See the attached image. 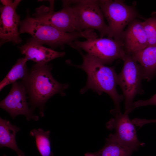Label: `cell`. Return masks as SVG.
<instances>
[{
  "label": "cell",
  "instance_id": "cell-1",
  "mask_svg": "<svg viewBox=\"0 0 156 156\" xmlns=\"http://www.w3.org/2000/svg\"><path fill=\"white\" fill-rule=\"evenodd\" d=\"M52 66L48 64H37L29 70L21 82L25 86L32 109L38 108L41 117L44 116L46 102L56 94L64 96L68 86L57 81L53 76Z\"/></svg>",
  "mask_w": 156,
  "mask_h": 156
},
{
  "label": "cell",
  "instance_id": "cell-2",
  "mask_svg": "<svg viewBox=\"0 0 156 156\" xmlns=\"http://www.w3.org/2000/svg\"><path fill=\"white\" fill-rule=\"evenodd\" d=\"M83 62L76 67L82 69L87 73V81L86 86L80 90L83 94L91 89L99 94L105 92L108 94L115 106L110 112L112 114L121 113L120 103L124 98L116 89L117 75L114 66H105L94 57L86 54L82 55Z\"/></svg>",
  "mask_w": 156,
  "mask_h": 156
},
{
  "label": "cell",
  "instance_id": "cell-3",
  "mask_svg": "<svg viewBox=\"0 0 156 156\" xmlns=\"http://www.w3.org/2000/svg\"><path fill=\"white\" fill-rule=\"evenodd\" d=\"M20 25V34H29L32 38L42 44H46L54 48H62L65 44L71 47L73 43L80 38L87 39L98 37L94 30L92 29L71 33L64 32L29 15L21 21Z\"/></svg>",
  "mask_w": 156,
  "mask_h": 156
},
{
  "label": "cell",
  "instance_id": "cell-4",
  "mask_svg": "<svg viewBox=\"0 0 156 156\" xmlns=\"http://www.w3.org/2000/svg\"><path fill=\"white\" fill-rule=\"evenodd\" d=\"M99 3L109 29L107 37L123 42L122 36L125 27L133 20L146 19L140 14L135 5H129L120 0H100Z\"/></svg>",
  "mask_w": 156,
  "mask_h": 156
},
{
  "label": "cell",
  "instance_id": "cell-5",
  "mask_svg": "<svg viewBox=\"0 0 156 156\" xmlns=\"http://www.w3.org/2000/svg\"><path fill=\"white\" fill-rule=\"evenodd\" d=\"M75 15L79 31L93 29L99 33L100 38L108 36L109 29L99 0H67Z\"/></svg>",
  "mask_w": 156,
  "mask_h": 156
},
{
  "label": "cell",
  "instance_id": "cell-6",
  "mask_svg": "<svg viewBox=\"0 0 156 156\" xmlns=\"http://www.w3.org/2000/svg\"><path fill=\"white\" fill-rule=\"evenodd\" d=\"M71 47L83 50L104 65L111 64L116 59L122 60L126 55L123 42L108 37L88 38L84 41L76 40Z\"/></svg>",
  "mask_w": 156,
  "mask_h": 156
},
{
  "label": "cell",
  "instance_id": "cell-7",
  "mask_svg": "<svg viewBox=\"0 0 156 156\" xmlns=\"http://www.w3.org/2000/svg\"><path fill=\"white\" fill-rule=\"evenodd\" d=\"M122 60L124 65L117 75V85L121 88L125 99V112L129 114L132 112L135 97L144 92L141 86L143 72L140 65L131 55L126 54Z\"/></svg>",
  "mask_w": 156,
  "mask_h": 156
},
{
  "label": "cell",
  "instance_id": "cell-8",
  "mask_svg": "<svg viewBox=\"0 0 156 156\" xmlns=\"http://www.w3.org/2000/svg\"><path fill=\"white\" fill-rule=\"evenodd\" d=\"M49 6L41 5L36 8L34 17L65 32L79 31L75 15L66 0L62 1V9L54 11V1H48Z\"/></svg>",
  "mask_w": 156,
  "mask_h": 156
},
{
  "label": "cell",
  "instance_id": "cell-9",
  "mask_svg": "<svg viewBox=\"0 0 156 156\" xmlns=\"http://www.w3.org/2000/svg\"><path fill=\"white\" fill-rule=\"evenodd\" d=\"M0 1L2 4L0 8V45L9 42L19 43L22 41L18 30L21 21L16 10L21 0Z\"/></svg>",
  "mask_w": 156,
  "mask_h": 156
},
{
  "label": "cell",
  "instance_id": "cell-10",
  "mask_svg": "<svg viewBox=\"0 0 156 156\" xmlns=\"http://www.w3.org/2000/svg\"><path fill=\"white\" fill-rule=\"evenodd\" d=\"M129 114L125 112L123 114H114V117L107 122L106 127L108 130H115L112 135L119 143L136 152L145 144L138 140L135 125L130 119Z\"/></svg>",
  "mask_w": 156,
  "mask_h": 156
},
{
  "label": "cell",
  "instance_id": "cell-11",
  "mask_svg": "<svg viewBox=\"0 0 156 156\" xmlns=\"http://www.w3.org/2000/svg\"><path fill=\"white\" fill-rule=\"evenodd\" d=\"M27 92L22 82L17 81L12 84L10 92L1 101L0 107L8 112L14 118L17 116H25L28 120H38L39 116L34 114L29 108L27 101Z\"/></svg>",
  "mask_w": 156,
  "mask_h": 156
},
{
  "label": "cell",
  "instance_id": "cell-12",
  "mask_svg": "<svg viewBox=\"0 0 156 156\" xmlns=\"http://www.w3.org/2000/svg\"><path fill=\"white\" fill-rule=\"evenodd\" d=\"M122 39L126 54L131 55L148 46L143 22L138 19L128 25L123 32Z\"/></svg>",
  "mask_w": 156,
  "mask_h": 156
},
{
  "label": "cell",
  "instance_id": "cell-13",
  "mask_svg": "<svg viewBox=\"0 0 156 156\" xmlns=\"http://www.w3.org/2000/svg\"><path fill=\"white\" fill-rule=\"evenodd\" d=\"M42 45L31 38L19 48L21 53L28 60H32L37 64H48L50 61L65 55L64 52L57 51Z\"/></svg>",
  "mask_w": 156,
  "mask_h": 156
},
{
  "label": "cell",
  "instance_id": "cell-14",
  "mask_svg": "<svg viewBox=\"0 0 156 156\" xmlns=\"http://www.w3.org/2000/svg\"><path fill=\"white\" fill-rule=\"evenodd\" d=\"M131 55L141 66L143 79L151 80L156 74V45L148 46Z\"/></svg>",
  "mask_w": 156,
  "mask_h": 156
},
{
  "label": "cell",
  "instance_id": "cell-15",
  "mask_svg": "<svg viewBox=\"0 0 156 156\" xmlns=\"http://www.w3.org/2000/svg\"><path fill=\"white\" fill-rule=\"evenodd\" d=\"M19 127L12 124L10 121L0 118V147H7L15 151L18 156H25L17 144L16 135Z\"/></svg>",
  "mask_w": 156,
  "mask_h": 156
},
{
  "label": "cell",
  "instance_id": "cell-16",
  "mask_svg": "<svg viewBox=\"0 0 156 156\" xmlns=\"http://www.w3.org/2000/svg\"><path fill=\"white\" fill-rule=\"evenodd\" d=\"M134 151L119 143L110 134L106 139V143L103 148L94 153L88 152L85 156H131Z\"/></svg>",
  "mask_w": 156,
  "mask_h": 156
},
{
  "label": "cell",
  "instance_id": "cell-17",
  "mask_svg": "<svg viewBox=\"0 0 156 156\" xmlns=\"http://www.w3.org/2000/svg\"><path fill=\"white\" fill-rule=\"evenodd\" d=\"M28 60L25 57L18 59L8 74L0 83V91L5 86L12 84L19 79H23L28 72L26 62Z\"/></svg>",
  "mask_w": 156,
  "mask_h": 156
},
{
  "label": "cell",
  "instance_id": "cell-18",
  "mask_svg": "<svg viewBox=\"0 0 156 156\" xmlns=\"http://www.w3.org/2000/svg\"><path fill=\"white\" fill-rule=\"evenodd\" d=\"M50 133V131H45L41 128L33 129L30 132L31 136L35 139L37 148L41 156H53L51 149Z\"/></svg>",
  "mask_w": 156,
  "mask_h": 156
},
{
  "label": "cell",
  "instance_id": "cell-19",
  "mask_svg": "<svg viewBox=\"0 0 156 156\" xmlns=\"http://www.w3.org/2000/svg\"><path fill=\"white\" fill-rule=\"evenodd\" d=\"M143 27L147 37L148 46L156 45V12L143 22Z\"/></svg>",
  "mask_w": 156,
  "mask_h": 156
},
{
  "label": "cell",
  "instance_id": "cell-20",
  "mask_svg": "<svg viewBox=\"0 0 156 156\" xmlns=\"http://www.w3.org/2000/svg\"><path fill=\"white\" fill-rule=\"evenodd\" d=\"M150 105H156V94L148 100H139L133 102L131 109L132 111L137 107Z\"/></svg>",
  "mask_w": 156,
  "mask_h": 156
},
{
  "label": "cell",
  "instance_id": "cell-21",
  "mask_svg": "<svg viewBox=\"0 0 156 156\" xmlns=\"http://www.w3.org/2000/svg\"><path fill=\"white\" fill-rule=\"evenodd\" d=\"M152 123H156V119L148 120L145 119H142L140 120V123L142 125Z\"/></svg>",
  "mask_w": 156,
  "mask_h": 156
},
{
  "label": "cell",
  "instance_id": "cell-22",
  "mask_svg": "<svg viewBox=\"0 0 156 156\" xmlns=\"http://www.w3.org/2000/svg\"><path fill=\"white\" fill-rule=\"evenodd\" d=\"M3 156H6V155H3Z\"/></svg>",
  "mask_w": 156,
  "mask_h": 156
}]
</instances>
